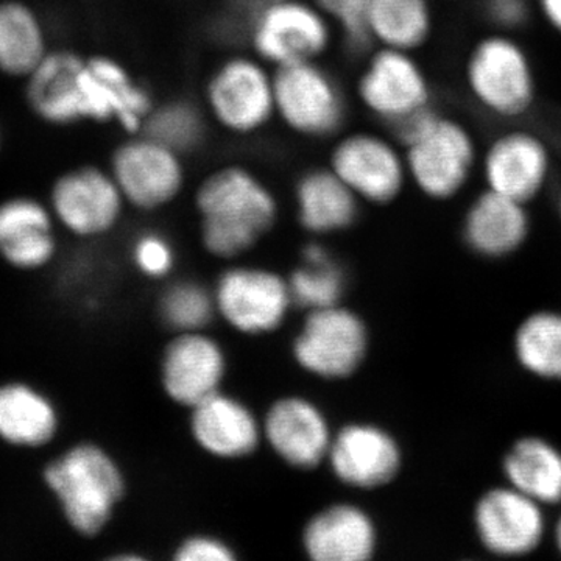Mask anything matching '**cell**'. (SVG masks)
I'll return each instance as SVG.
<instances>
[{
    "label": "cell",
    "instance_id": "obj_10",
    "mask_svg": "<svg viewBox=\"0 0 561 561\" xmlns=\"http://www.w3.org/2000/svg\"><path fill=\"white\" fill-rule=\"evenodd\" d=\"M183 154L139 131L114 150L110 172L127 205L140 210L164 208L186 183Z\"/></svg>",
    "mask_w": 561,
    "mask_h": 561
},
{
    "label": "cell",
    "instance_id": "obj_24",
    "mask_svg": "<svg viewBox=\"0 0 561 561\" xmlns=\"http://www.w3.org/2000/svg\"><path fill=\"white\" fill-rule=\"evenodd\" d=\"M84 58L72 51H49L27 77V99L41 119L54 125L83 122L80 73Z\"/></svg>",
    "mask_w": 561,
    "mask_h": 561
},
{
    "label": "cell",
    "instance_id": "obj_32",
    "mask_svg": "<svg viewBox=\"0 0 561 561\" xmlns=\"http://www.w3.org/2000/svg\"><path fill=\"white\" fill-rule=\"evenodd\" d=\"M306 264H308L306 267L291 276L289 284L291 301L311 312L337 306L345 287L341 271L330 260L320 264H309V262Z\"/></svg>",
    "mask_w": 561,
    "mask_h": 561
},
{
    "label": "cell",
    "instance_id": "obj_36",
    "mask_svg": "<svg viewBox=\"0 0 561 561\" xmlns=\"http://www.w3.org/2000/svg\"><path fill=\"white\" fill-rule=\"evenodd\" d=\"M482 10L486 21L496 32L512 33L522 31L529 24L531 16L530 0H482Z\"/></svg>",
    "mask_w": 561,
    "mask_h": 561
},
{
    "label": "cell",
    "instance_id": "obj_12",
    "mask_svg": "<svg viewBox=\"0 0 561 561\" xmlns=\"http://www.w3.org/2000/svg\"><path fill=\"white\" fill-rule=\"evenodd\" d=\"M545 508L508 483L493 486L481 494L472 511L476 537L491 556L523 559L546 540Z\"/></svg>",
    "mask_w": 561,
    "mask_h": 561
},
{
    "label": "cell",
    "instance_id": "obj_5",
    "mask_svg": "<svg viewBox=\"0 0 561 561\" xmlns=\"http://www.w3.org/2000/svg\"><path fill=\"white\" fill-rule=\"evenodd\" d=\"M205 111L231 135L264 130L276 117L275 69L254 54L225 58L206 81Z\"/></svg>",
    "mask_w": 561,
    "mask_h": 561
},
{
    "label": "cell",
    "instance_id": "obj_34",
    "mask_svg": "<svg viewBox=\"0 0 561 561\" xmlns=\"http://www.w3.org/2000/svg\"><path fill=\"white\" fill-rule=\"evenodd\" d=\"M327 14L334 31L342 36L350 50L362 51L373 47L370 35V0H316Z\"/></svg>",
    "mask_w": 561,
    "mask_h": 561
},
{
    "label": "cell",
    "instance_id": "obj_9",
    "mask_svg": "<svg viewBox=\"0 0 561 561\" xmlns=\"http://www.w3.org/2000/svg\"><path fill=\"white\" fill-rule=\"evenodd\" d=\"M357 99L375 119L397 127L430 108L432 90L423 66L413 51L376 47L356 84Z\"/></svg>",
    "mask_w": 561,
    "mask_h": 561
},
{
    "label": "cell",
    "instance_id": "obj_40",
    "mask_svg": "<svg viewBox=\"0 0 561 561\" xmlns=\"http://www.w3.org/2000/svg\"><path fill=\"white\" fill-rule=\"evenodd\" d=\"M553 545H556L557 552L561 556V515L556 522L552 530Z\"/></svg>",
    "mask_w": 561,
    "mask_h": 561
},
{
    "label": "cell",
    "instance_id": "obj_39",
    "mask_svg": "<svg viewBox=\"0 0 561 561\" xmlns=\"http://www.w3.org/2000/svg\"><path fill=\"white\" fill-rule=\"evenodd\" d=\"M238 3V9L245 13L247 22L254 13L264 9V7L271 5L275 0H234Z\"/></svg>",
    "mask_w": 561,
    "mask_h": 561
},
{
    "label": "cell",
    "instance_id": "obj_26",
    "mask_svg": "<svg viewBox=\"0 0 561 561\" xmlns=\"http://www.w3.org/2000/svg\"><path fill=\"white\" fill-rule=\"evenodd\" d=\"M192 432L203 449L227 459L249 456L260 442V427L253 413L220 391L195 405Z\"/></svg>",
    "mask_w": 561,
    "mask_h": 561
},
{
    "label": "cell",
    "instance_id": "obj_41",
    "mask_svg": "<svg viewBox=\"0 0 561 561\" xmlns=\"http://www.w3.org/2000/svg\"><path fill=\"white\" fill-rule=\"evenodd\" d=\"M556 205H557V213H559V217L561 220V183H560L559 190H557Z\"/></svg>",
    "mask_w": 561,
    "mask_h": 561
},
{
    "label": "cell",
    "instance_id": "obj_3",
    "mask_svg": "<svg viewBox=\"0 0 561 561\" xmlns=\"http://www.w3.org/2000/svg\"><path fill=\"white\" fill-rule=\"evenodd\" d=\"M41 482L70 529L87 538L108 526L125 491L116 461L90 442L77 443L47 461Z\"/></svg>",
    "mask_w": 561,
    "mask_h": 561
},
{
    "label": "cell",
    "instance_id": "obj_27",
    "mask_svg": "<svg viewBox=\"0 0 561 561\" xmlns=\"http://www.w3.org/2000/svg\"><path fill=\"white\" fill-rule=\"evenodd\" d=\"M505 483L542 507L561 504V449L540 435L518 438L502 459Z\"/></svg>",
    "mask_w": 561,
    "mask_h": 561
},
{
    "label": "cell",
    "instance_id": "obj_22",
    "mask_svg": "<svg viewBox=\"0 0 561 561\" xmlns=\"http://www.w3.org/2000/svg\"><path fill=\"white\" fill-rule=\"evenodd\" d=\"M265 434L287 463L311 470L330 454L331 434L319 409L301 398H284L273 404Z\"/></svg>",
    "mask_w": 561,
    "mask_h": 561
},
{
    "label": "cell",
    "instance_id": "obj_23",
    "mask_svg": "<svg viewBox=\"0 0 561 561\" xmlns=\"http://www.w3.org/2000/svg\"><path fill=\"white\" fill-rule=\"evenodd\" d=\"M302 541L316 561H367L378 548V531L367 512L341 504L312 518Z\"/></svg>",
    "mask_w": 561,
    "mask_h": 561
},
{
    "label": "cell",
    "instance_id": "obj_8",
    "mask_svg": "<svg viewBox=\"0 0 561 561\" xmlns=\"http://www.w3.org/2000/svg\"><path fill=\"white\" fill-rule=\"evenodd\" d=\"M328 165L360 202L371 205H390L411 183L401 144L375 131L341 136Z\"/></svg>",
    "mask_w": 561,
    "mask_h": 561
},
{
    "label": "cell",
    "instance_id": "obj_20",
    "mask_svg": "<svg viewBox=\"0 0 561 561\" xmlns=\"http://www.w3.org/2000/svg\"><path fill=\"white\" fill-rule=\"evenodd\" d=\"M527 206L490 190L476 195L461 224L468 249L486 260H502L516 253L530 234Z\"/></svg>",
    "mask_w": 561,
    "mask_h": 561
},
{
    "label": "cell",
    "instance_id": "obj_33",
    "mask_svg": "<svg viewBox=\"0 0 561 561\" xmlns=\"http://www.w3.org/2000/svg\"><path fill=\"white\" fill-rule=\"evenodd\" d=\"M165 323L183 332H197L213 319L214 301L198 284H176L162 297Z\"/></svg>",
    "mask_w": 561,
    "mask_h": 561
},
{
    "label": "cell",
    "instance_id": "obj_17",
    "mask_svg": "<svg viewBox=\"0 0 561 561\" xmlns=\"http://www.w3.org/2000/svg\"><path fill=\"white\" fill-rule=\"evenodd\" d=\"M55 225L50 206L36 198L0 203V262L21 275L49 267L58 251Z\"/></svg>",
    "mask_w": 561,
    "mask_h": 561
},
{
    "label": "cell",
    "instance_id": "obj_7",
    "mask_svg": "<svg viewBox=\"0 0 561 561\" xmlns=\"http://www.w3.org/2000/svg\"><path fill=\"white\" fill-rule=\"evenodd\" d=\"M275 106L276 117L301 138H334L348 117L345 92L320 61L275 69Z\"/></svg>",
    "mask_w": 561,
    "mask_h": 561
},
{
    "label": "cell",
    "instance_id": "obj_1",
    "mask_svg": "<svg viewBox=\"0 0 561 561\" xmlns=\"http://www.w3.org/2000/svg\"><path fill=\"white\" fill-rule=\"evenodd\" d=\"M203 245L214 256H241L272 230L278 202L256 172L241 164L216 169L195 192Z\"/></svg>",
    "mask_w": 561,
    "mask_h": 561
},
{
    "label": "cell",
    "instance_id": "obj_2",
    "mask_svg": "<svg viewBox=\"0 0 561 561\" xmlns=\"http://www.w3.org/2000/svg\"><path fill=\"white\" fill-rule=\"evenodd\" d=\"M409 181L434 202L459 197L479 171L481 150L463 122L430 106L394 127Z\"/></svg>",
    "mask_w": 561,
    "mask_h": 561
},
{
    "label": "cell",
    "instance_id": "obj_19",
    "mask_svg": "<svg viewBox=\"0 0 561 561\" xmlns=\"http://www.w3.org/2000/svg\"><path fill=\"white\" fill-rule=\"evenodd\" d=\"M60 427V412L46 391L24 378L0 381V446L43 451L57 440Z\"/></svg>",
    "mask_w": 561,
    "mask_h": 561
},
{
    "label": "cell",
    "instance_id": "obj_31",
    "mask_svg": "<svg viewBox=\"0 0 561 561\" xmlns=\"http://www.w3.org/2000/svg\"><path fill=\"white\" fill-rule=\"evenodd\" d=\"M205 113L191 102H165L153 106L140 131L184 157L197 150L206 138Z\"/></svg>",
    "mask_w": 561,
    "mask_h": 561
},
{
    "label": "cell",
    "instance_id": "obj_25",
    "mask_svg": "<svg viewBox=\"0 0 561 561\" xmlns=\"http://www.w3.org/2000/svg\"><path fill=\"white\" fill-rule=\"evenodd\" d=\"M295 202L302 228L313 234L348 230L359 217L362 203L330 165L302 173Z\"/></svg>",
    "mask_w": 561,
    "mask_h": 561
},
{
    "label": "cell",
    "instance_id": "obj_35",
    "mask_svg": "<svg viewBox=\"0 0 561 561\" xmlns=\"http://www.w3.org/2000/svg\"><path fill=\"white\" fill-rule=\"evenodd\" d=\"M136 264L140 272L149 276H164L171 272L173 265V251L171 243L160 234L149 232L140 236L133 249Z\"/></svg>",
    "mask_w": 561,
    "mask_h": 561
},
{
    "label": "cell",
    "instance_id": "obj_4",
    "mask_svg": "<svg viewBox=\"0 0 561 561\" xmlns=\"http://www.w3.org/2000/svg\"><path fill=\"white\" fill-rule=\"evenodd\" d=\"M465 83L472 101L496 119H522L537 99L529 55L511 33H491L472 46Z\"/></svg>",
    "mask_w": 561,
    "mask_h": 561
},
{
    "label": "cell",
    "instance_id": "obj_15",
    "mask_svg": "<svg viewBox=\"0 0 561 561\" xmlns=\"http://www.w3.org/2000/svg\"><path fill=\"white\" fill-rule=\"evenodd\" d=\"M83 119L119 125L128 135L144 128L154 102L127 66L106 55L84 58L80 76Z\"/></svg>",
    "mask_w": 561,
    "mask_h": 561
},
{
    "label": "cell",
    "instance_id": "obj_38",
    "mask_svg": "<svg viewBox=\"0 0 561 561\" xmlns=\"http://www.w3.org/2000/svg\"><path fill=\"white\" fill-rule=\"evenodd\" d=\"M546 24L561 35V0H535Z\"/></svg>",
    "mask_w": 561,
    "mask_h": 561
},
{
    "label": "cell",
    "instance_id": "obj_11",
    "mask_svg": "<svg viewBox=\"0 0 561 561\" xmlns=\"http://www.w3.org/2000/svg\"><path fill=\"white\" fill-rule=\"evenodd\" d=\"M479 172L485 190L529 205L551 183L552 150L537 131L508 128L494 136L481 151Z\"/></svg>",
    "mask_w": 561,
    "mask_h": 561
},
{
    "label": "cell",
    "instance_id": "obj_28",
    "mask_svg": "<svg viewBox=\"0 0 561 561\" xmlns=\"http://www.w3.org/2000/svg\"><path fill=\"white\" fill-rule=\"evenodd\" d=\"M432 32V0H370L373 46L415 54Z\"/></svg>",
    "mask_w": 561,
    "mask_h": 561
},
{
    "label": "cell",
    "instance_id": "obj_6",
    "mask_svg": "<svg viewBox=\"0 0 561 561\" xmlns=\"http://www.w3.org/2000/svg\"><path fill=\"white\" fill-rule=\"evenodd\" d=\"M251 50L273 69L320 61L330 50L334 27L319 3L275 0L247 25Z\"/></svg>",
    "mask_w": 561,
    "mask_h": 561
},
{
    "label": "cell",
    "instance_id": "obj_29",
    "mask_svg": "<svg viewBox=\"0 0 561 561\" xmlns=\"http://www.w3.org/2000/svg\"><path fill=\"white\" fill-rule=\"evenodd\" d=\"M47 54L43 24L33 10L14 0L0 3V72L27 79Z\"/></svg>",
    "mask_w": 561,
    "mask_h": 561
},
{
    "label": "cell",
    "instance_id": "obj_30",
    "mask_svg": "<svg viewBox=\"0 0 561 561\" xmlns=\"http://www.w3.org/2000/svg\"><path fill=\"white\" fill-rule=\"evenodd\" d=\"M513 354L519 367L535 378L561 382V312L527 316L513 335Z\"/></svg>",
    "mask_w": 561,
    "mask_h": 561
},
{
    "label": "cell",
    "instance_id": "obj_16",
    "mask_svg": "<svg viewBox=\"0 0 561 561\" xmlns=\"http://www.w3.org/2000/svg\"><path fill=\"white\" fill-rule=\"evenodd\" d=\"M290 301L289 284L275 273L256 268L224 273L217 287L216 305L221 316L247 334L276 330Z\"/></svg>",
    "mask_w": 561,
    "mask_h": 561
},
{
    "label": "cell",
    "instance_id": "obj_18",
    "mask_svg": "<svg viewBox=\"0 0 561 561\" xmlns=\"http://www.w3.org/2000/svg\"><path fill=\"white\" fill-rule=\"evenodd\" d=\"M332 470L346 485L376 490L401 471L402 453L393 435L375 424H350L331 443Z\"/></svg>",
    "mask_w": 561,
    "mask_h": 561
},
{
    "label": "cell",
    "instance_id": "obj_21",
    "mask_svg": "<svg viewBox=\"0 0 561 561\" xmlns=\"http://www.w3.org/2000/svg\"><path fill=\"white\" fill-rule=\"evenodd\" d=\"M225 357L216 342L184 332L168 346L162 360V382L169 397L183 405H195L219 393Z\"/></svg>",
    "mask_w": 561,
    "mask_h": 561
},
{
    "label": "cell",
    "instance_id": "obj_14",
    "mask_svg": "<svg viewBox=\"0 0 561 561\" xmlns=\"http://www.w3.org/2000/svg\"><path fill=\"white\" fill-rule=\"evenodd\" d=\"M294 353L298 364L313 375L350 378L367 357V327L359 316L339 306L312 311L295 342Z\"/></svg>",
    "mask_w": 561,
    "mask_h": 561
},
{
    "label": "cell",
    "instance_id": "obj_13",
    "mask_svg": "<svg viewBox=\"0 0 561 561\" xmlns=\"http://www.w3.org/2000/svg\"><path fill=\"white\" fill-rule=\"evenodd\" d=\"M125 202L110 169L81 165L62 173L50 192L57 224L77 238H101L116 227Z\"/></svg>",
    "mask_w": 561,
    "mask_h": 561
},
{
    "label": "cell",
    "instance_id": "obj_37",
    "mask_svg": "<svg viewBox=\"0 0 561 561\" xmlns=\"http://www.w3.org/2000/svg\"><path fill=\"white\" fill-rule=\"evenodd\" d=\"M175 559L179 561H231L230 548L214 538L197 537L184 541Z\"/></svg>",
    "mask_w": 561,
    "mask_h": 561
}]
</instances>
